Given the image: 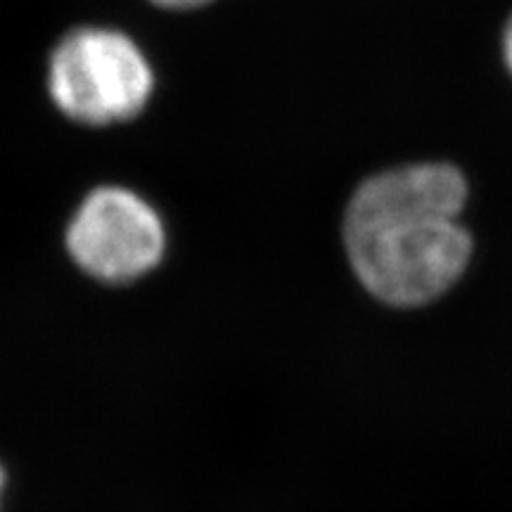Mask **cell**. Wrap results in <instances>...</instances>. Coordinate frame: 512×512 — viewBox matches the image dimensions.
I'll return each instance as SVG.
<instances>
[{
    "label": "cell",
    "mask_w": 512,
    "mask_h": 512,
    "mask_svg": "<svg viewBox=\"0 0 512 512\" xmlns=\"http://www.w3.org/2000/svg\"><path fill=\"white\" fill-rule=\"evenodd\" d=\"M0 489H3V470H0Z\"/></svg>",
    "instance_id": "obj_6"
},
{
    "label": "cell",
    "mask_w": 512,
    "mask_h": 512,
    "mask_svg": "<svg viewBox=\"0 0 512 512\" xmlns=\"http://www.w3.org/2000/svg\"><path fill=\"white\" fill-rule=\"evenodd\" d=\"M164 245L157 211L124 188L91 192L67 230V249L76 264L105 283H128L152 271Z\"/></svg>",
    "instance_id": "obj_3"
},
{
    "label": "cell",
    "mask_w": 512,
    "mask_h": 512,
    "mask_svg": "<svg viewBox=\"0 0 512 512\" xmlns=\"http://www.w3.org/2000/svg\"><path fill=\"white\" fill-rule=\"evenodd\" d=\"M152 3L164 5V8H195V5L209 3V0H152Z\"/></svg>",
    "instance_id": "obj_5"
},
{
    "label": "cell",
    "mask_w": 512,
    "mask_h": 512,
    "mask_svg": "<svg viewBox=\"0 0 512 512\" xmlns=\"http://www.w3.org/2000/svg\"><path fill=\"white\" fill-rule=\"evenodd\" d=\"M55 105L81 124H112L143 112L155 88L150 64L131 38L112 29H76L50 57Z\"/></svg>",
    "instance_id": "obj_2"
},
{
    "label": "cell",
    "mask_w": 512,
    "mask_h": 512,
    "mask_svg": "<svg viewBox=\"0 0 512 512\" xmlns=\"http://www.w3.org/2000/svg\"><path fill=\"white\" fill-rule=\"evenodd\" d=\"M465 202L467 181L451 164H408L366 178L344 214V247L363 290L392 309L444 297L472 259L460 223Z\"/></svg>",
    "instance_id": "obj_1"
},
{
    "label": "cell",
    "mask_w": 512,
    "mask_h": 512,
    "mask_svg": "<svg viewBox=\"0 0 512 512\" xmlns=\"http://www.w3.org/2000/svg\"><path fill=\"white\" fill-rule=\"evenodd\" d=\"M503 55H505V64H508V69L512 74V17H510L508 27H505V34H503Z\"/></svg>",
    "instance_id": "obj_4"
}]
</instances>
